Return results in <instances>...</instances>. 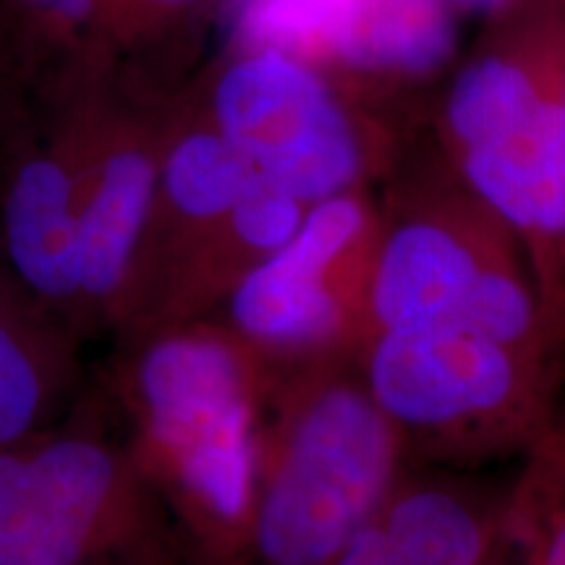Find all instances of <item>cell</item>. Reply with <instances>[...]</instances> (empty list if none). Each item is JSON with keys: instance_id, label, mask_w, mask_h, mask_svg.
<instances>
[{"instance_id": "10", "label": "cell", "mask_w": 565, "mask_h": 565, "mask_svg": "<svg viewBox=\"0 0 565 565\" xmlns=\"http://www.w3.org/2000/svg\"><path fill=\"white\" fill-rule=\"evenodd\" d=\"M74 68L32 84L26 110L0 162V263L76 335L87 333L76 225Z\"/></svg>"}, {"instance_id": "14", "label": "cell", "mask_w": 565, "mask_h": 565, "mask_svg": "<svg viewBox=\"0 0 565 565\" xmlns=\"http://www.w3.org/2000/svg\"><path fill=\"white\" fill-rule=\"evenodd\" d=\"M79 341L0 263V445L66 416L79 385Z\"/></svg>"}, {"instance_id": "1", "label": "cell", "mask_w": 565, "mask_h": 565, "mask_svg": "<svg viewBox=\"0 0 565 565\" xmlns=\"http://www.w3.org/2000/svg\"><path fill=\"white\" fill-rule=\"evenodd\" d=\"M126 448L204 561L244 557L270 364L217 317L121 338Z\"/></svg>"}, {"instance_id": "11", "label": "cell", "mask_w": 565, "mask_h": 565, "mask_svg": "<svg viewBox=\"0 0 565 565\" xmlns=\"http://www.w3.org/2000/svg\"><path fill=\"white\" fill-rule=\"evenodd\" d=\"M252 179L244 154L207 121L186 89H175L162 134L152 210L113 330L124 333L137 320L162 280L223 221Z\"/></svg>"}, {"instance_id": "17", "label": "cell", "mask_w": 565, "mask_h": 565, "mask_svg": "<svg viewBox=\"0 0 565 565\" xmlns=\"http://www.w3.org/2000/svg\"><path fill=\"white\" fill-rule=\"evenodd\" d=\"M505 536L524 565H565V422L526 450V466L503 503Z\"/></svg>"}, {"instance_id": "2", "label": "cell", "mask_w": 565, "mask_h": 565, "mask_svg": "<svg viewBox=\"0 0 565 565\" xmlns=\"http://www.w3.org/2000/svg\"><path fill=\"white\" fill-rule=\"evenodd\" d=\"M445 166L515 233L565 333V45L555 0L490 21L440 105Z\"/></svg>"}, {"instance_id": "9", "label": "cell", "mask_w": 565, "mask_h": 565, "mask_svg": "<svg viewBox=\"0 0 565 565\" xmlns=\"http://www.w3.org/2000/svg\"><path fill=\"white\" fill-rule=\"evenodd\" d=\"M448 0H221L223 47H270L377 97L433 82L458 55Z\"/></svg>"}, {"instance_id": "18", "label": "cell", "mask_w": 565, "mask_h": 565, "mask_svg": "<svg viewBox=\"0 0 565 565\" xmlns=\"http://www.w3.org/2000/svg\"><path fill=\"white\" fill-rule=\"evenodd\" d=\"M32 84L34 82L21 66L9 38L0 30V162H3V154L9 150L21 116H24Z\"/></svg>"}, {"instance_id": "13", "label": "cell", "mask_w": 565, "mask_h": 565, "mask_svg": "<svg viewBox=\"0 0 565 565\" xmlns=\"http://www.w3.org/2000/svg\"><path fill=\"white\" fill-rule=\"evenodd\" d=\"M307 204L254 173L238 202L145 303L121 338L210 317L233 288L299 228Z\"/></svg>"}, {"instance_id": "7", "label": "cell", "mask_w": 565, "mask_h": 565, "mask_svg": "<svg viewBox=\"0 0 565 565\" xmlns=\"http://www.w3.org/2000/svg\"><path fill=\"white\" fill-rule=\"evenodd\" d=\"M0 565H171L168 511L126 443L63 416L0 445Z\"/></svg>"}, {"instance_id": "21", "label": "cell", "mask_w": 565, "mask_h": 565, "mask_svg": "<svg viewBox=\"0 0 565 565\" xmlns=\"http://www.w3.org/2000/svg\"><path fill=\"white\" fill-rule=\"evenodd\" d=\"M555 9H557V19H561V26H563V45H565V0H555Z\"/></svg>"}, {"instance_id": "16", "label": "cell", "mask_w": 565, "mask_h": 565, "mask_svg": "<svg viewBox=\"0 0 565 565\" xmlns=\"http://www.w3.org/2000/svg\"><path fill=\"white\" fill-rule=\"evenodd\" d=\"M0 30L32 82L76 63L113 61L103 42V0H0Z\"/></svg>"}, {"instance_id": "12", "label": "cell", "mask_w": 565, "mask_h": 565, "mask_svg": "<svg viewBox=\"0 0 565 565\" xmlns=\"http://www.w3.org/2000/svg\"><path fill=\"white\" fill-rule=\"evenodd\" d=\"M503 505L445 479H406L330 565H487Z\"/></svg>"}, {"instance_id": "20", "label": "cell", "mask_w": 565, "mask_h": 565, "mask_svg": "<svg viewBox=\"0 0 565 565\" xmlns=\"http://www.w3.org/2000/svg\"><path fill=\"white\" fill-rule=\"evenodd\" d=\"M204 565H254V563L246 561V557H225V561H204Z\"/></svg>"}, {"instance_id": "3", "label": "cell", "mask_w": 565, "mask_h": 565, "mask_svg": "<svg viewBox=\"0 0 565 565\" xmlns=\"http://www.w3.org/2000/svg\"><path fill=\"white\" fill-rule=\"evenodd\" d=\"M404 456L356 359L270 364L244 557L330 565L401 482Z\"/></svg>"}, {"instance_id": "15", "label": "cell", "mask_w": 565, "mask_h": 565, "mask_svg": "<svg viewBox=\"0 0 565 565\" xmlns=\"http://www.w3.org/2000/svg\"><path fill=\"white\" fill-rule=\"evenodd\" d=\"M221 0H103L105 53L154 87L175 92L168 79L192 58Z\"/></svg>"}, {"instance_id": "4", "label": "cell", "mask_w": 565, "mask_h": 565, "mask_svg": "<svg viewBox=\"0 0 565 565\" xmlns=\"http://www.w3.org/2000/svg\"><path fill=\"white\" fill-rule=\"evenodd\" d=\"M454 328L565 353L515 233L448 166L401 179L380 202L370 335Z\"/></svg>"}, {"instance_id": "5", "label": "cell", "mask_w": 565, "mask_h": 565, "mask_svg": "<svg viewBox=\"0 0 565 565\" xmlns=\"http://www.w3.org/2000/svg\"><path fill=\"white\" fill-rule=\"evenodd\" d=\"M353 359L406 454L435 461L526 454L561 419L563 351L471 330L404 328L366 335Z\"/></svg>"}, {"instance_id": "8", "label": "cell", "mask_w": 565, "mask_h": 565, "mask_svg": "<svg viewBox=\"0 0 565 565\" xmlns=\"http://www.w3.org/2000/svg\"><path fill=\"white\" fill-rule=\"evenodd\" d=\"M380 204L370 189L309 204L291 238L215 315L267 364L353 356L370 335Z\"/></svg>"}, {"instance_id": "6", "label": "cell", "mask_w": 565, "mask_h": 565, "mask_svg": "<svg viewBox=\"0 0 565 565\" xmlns=\"http://www.w3.org/2000/svg\"><path fill=\"white\" fill-rule=\"evenodd\" d=\"M183 89L254 173L307 207L370 189L393 166L372 95L288 53L223 47Z\"/></svg>"}, {"instance_id": "19", "label": "cell", "mask_w": 565, "mask_h": 565, "mask_svg": "<svg viewBox=\"0 0 565 565\" xmlns=\"http://www.w3.org/2000/svg\"><path fill=\"white\" fill-rule=\"evenodd\" d=\"M448 3L458 11V17H482L494 21L521 9L529 0H448Z\"/></svg>"}]
</instances>
